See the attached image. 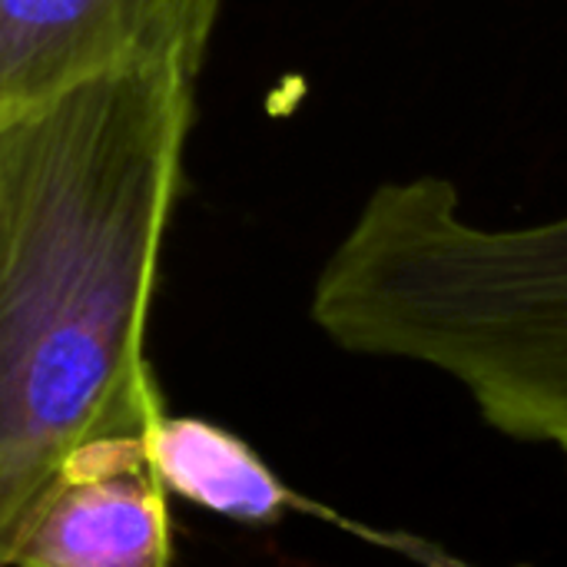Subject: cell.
Listing matches in <instances>:
<instances>
[{"instance_id":"277c9868","label":"cell","mask_w":567,"mask_h":567,"mask_svg":"<svg viewBox=\"0 0 567 567\" xmlns=\"http://www.w3.org/2000/svg\"><path fill=\"white\" fill-rule=\"evenodd\" d=\"M146 458L166 495L239 525H276L299 505L246 439L196 415L166 412L146 435Z\"/></svg>"},{"instance_id":"3957f363","label":"cell","mask_w":567,"mask_h":567,"mask_svg":"<svg viewBox=\"0 0 567 567\" xmlns=\"http://www.w3.org/2000/svg\"><path fill=\"white\" fill-rule=\"evenodd\" d=\"M10 567H173L169 495L146 439L80 449L23 528Z\"/></svg>"},{"instance_id":"6da1fadb","label":"cell","mask_w":567,"mask_h":567,"mask_svg":"<svg viewBox=\"0 0 567 567\" xmlns=\"http://www.w3.org/2000/svg\"><path fill=\"white\" fill-rule=\"evenodd\" d=\"M193 86L133 66L0 113V567L80 449L166 415L146 319Z\"/></svg>"},{"instance_id":"7a4b0ae2","label":"cell","mask_w":567,"mask_h":567,"mask_svg":"<svg viewBox=\"0 0 567 567\" xmlns=\"http://www.w3.org/2000/svg\"><path fill=\"white\" fill-rule=\"evenodd\" d=\"M219 7L223 0H0V113L133 66L199 76Z\"/></svg>"}]
</instances>
